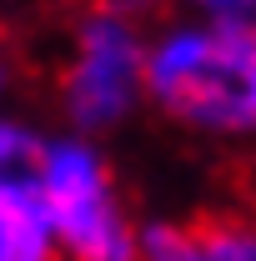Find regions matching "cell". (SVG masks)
Listing matches in <instances>:
<instances>
[{
    "label": "cell",
    "instance_id": "1",
    "mask_svg": "<svg viewBox=\"0 0 256 261\" xmlns=\"http://www.w3.org/2000/svg\"><path fill=\"white\" fill-rule=\"evenodd\" d=\"M146 106L211 141H256L251 25L156 15L146 40Z\"/></svg>",
    "mask_w": 256,
    "mask_h": 261
},
{
    "label": "cell",
    "instance_id": "2",
    "mask_svg": "<svg viewBox=\"0 0 256 261\" xmlns=\"http://www.w3.org/2000/svg\"><path fill=\"white\" fill-rule=\"evenodd\" d=\"M151 20L146 0H91L70 15L56 65V106L70 136L96 141L146 106Z\"/></svg>",
    "mask_w": 256,
    "mask_h": 261
},
{
    "label": "cell",
    "instance_id": "3",
    "mask_svg": "<svg viewBox=\"0 0 256 261\" xmlns=\"http://www.w3.org/2000/svg\"><path fill=\"white\" fill-rule=\"evenodd\" d=\"M35 196L50 216L61 261H141V221L126 211L96 141L50 130L35 171Z\"/></svg>",
    "mask_w": 256,
    "mask_h": 261
},
{
    "label": "cell",
    "instance_id": "4",
    "mask_svg": "<svg viewBox=\"0 0 256 261\" xmlns=\"http://www.w3.org/2000/svg\"><path fill=\"white\" fill-rule=\"evenodd\" d=\"M0 261H61L35 186H0Z\"/></svg>",
    "mask_w": 256,
    "mask_h": 261
},
{
    "label": "cell",
    "instance_id": "5",
    "mask_svg": "<svg viewBox=\"0 0 256 261\" xmlns=\"http://www.w3.org/2000/svg\"><path fill=\"white\" fill-rule=\"evenodd\" d=\"M191 241L201 246L206 261H256V206L246 211H211V216H196L186 221Z\"/></svg>",
    "mask_w": 256,
    "mask_h": 261
},
{
    "label": "cell",
    "instance_id": "6",
    "mask_svg": "<svg viewBox=\"0 0 256 261\" xmlns=\"http://www.w3.org/2000/svg\"><path fill=\"white\" fill-rule=\"evenodd\" d=\"M45 136L35 121L0 111V186H35V171L45 156Z\"/></svg>",
    "mask_w": 256,
    "mask_h": 261
},
{
    "label": "cell",
    "instance_id": "7",
    "mask_svg": "<svg viewBox=\"0 0 256 261\" xmlns=\"http://www.w3.org/2000/svg\"><path fill=\"white\" fill-rule=\"evenodd\" d=\"M141 261H206L191 241L186 221H151L141 226Z\"/></svg>",
    "mask_w": 256,
    "mask_h": 261
},
{
    "label": "cell",
    "instance_id": "8",
    "mask_svg": "<svg viewBox=\"0 0 256 261\" xmlns=\"http://www.w3.org/2000/svg\"><path fill=\"white\" fill-rule=\"evenodd\" d=\"M151 5V0H146ZM176 15H206V20H231V25H256V0H166Z\"/></svg>",
    "mask_w": 256,
    "mask_h": 261
},
{
    "label": "cell",
    "instance_id": "9",
    "mask_svg": "<svg viewBox=\"0 0 256 261\" xmlns=\"http://www.w3.org/2000/svg\"><path fill=\"white\" fill-rule=\"evenodd\" d=\"M251 40H256V25H251Z\"/></svg>",
    "mask_w": 256,
    "mask_h": 261
}]
</instances>
